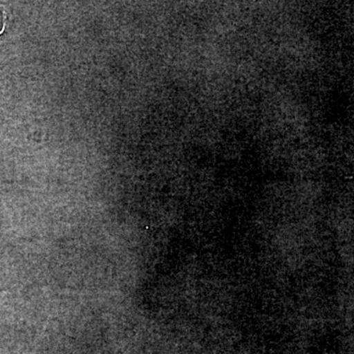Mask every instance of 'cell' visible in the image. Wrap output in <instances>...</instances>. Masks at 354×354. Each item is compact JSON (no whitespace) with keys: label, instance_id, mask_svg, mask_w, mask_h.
I'll list each match as a JSON object with an SVG mask.
<instances>
[{"label":"cell","instance_id":"obj_1","mask_svg":"<svg viewBox=\"0 0 354 354\" xmlns=\"http://www.w3.org/2000/svg\"><path fill=\"white\" fill-rule=\"evenodd\" d=\"M4 21H3V13L0 12V32L3 30Z\"/></svg>","mask_w":354,"mask_h":354}]
</instances>
